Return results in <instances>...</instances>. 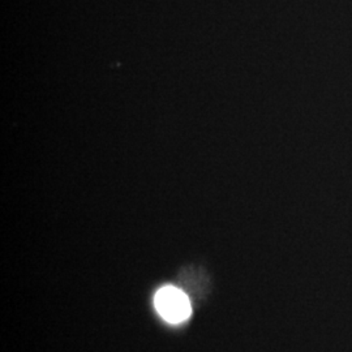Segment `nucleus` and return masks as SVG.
<instances>
[{
    "label": "nucleus",
    "mask_w": 352,
    "mask_h": 352,
    "mask_svg": "<svg viewBox=\"0 0 352 352\" xmlns=\"http://www.w3.org/2000/svg\"><path fill=\"white\" fill-rule=\"evenodd\" d=\"M157 312L170 324H182L192 315V304L188 295L175 286H164L154 295Z\"/></svg>",
    "instance_id": "obj_1"
}]
</instances>
